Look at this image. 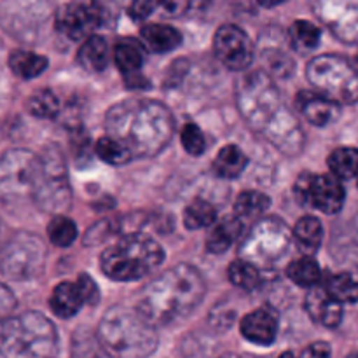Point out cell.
<instances>
[{
  "label": "cell",
  "instance_id": "6da1fadb",
  "mask_svg": "<svg viewBox=\"0 0 358 358\" xmlns=\"http://www.w3.org/2000/svg\"><path fill=\"white\" fill-rule=\"evenodd\" d=\"M238 108L250 128L289 156L303 149V131L297 119L285 107L276 84L262 70L247 73L238 87Z\"/></svg>",
  "mask_w": 358,
  "mask_h": 358
},
{
  "label": "cell",
  "instance_id": "7a4b0ae2",
  "mask_svg": "<svg viewBox=\"0 0 358 358\" xmlns=\"http://www.w3.org/2000/svg\"><path fill=\"white\" fill-rule=\"evenodd\" d=\"M108 136L124 143L133 156L159 154L173 135L171 112L159 101L126 100L114 105L105 117Z\"/></svg>",
  "mask_w": 358,
  "mask_h": 358
},
{
  "label": "cell",
  "instance_id": "3957f363",
  "mask_svg": "<svg viewBox=\"0 0 358 358\" xmlns=\"http://www.w3.org/2000/svg\"><path fill=\"white\" fill-rule=\"evenodd\" d=\"M206 292L201 273L189 264H177L145 287L136 310L152 325H168L189 317Z\"/></svg>",
  "mask_w": 358,
  "mask_h": 358
},
{
  "label": "cell",
  "instance_id": "277c9868",
  "mask_svg": "<svg viewBox=\"0 0 358 358\" xmlns=\"http://www.w3.org/2000/svg\"><path fill=\"white\" fill-rule=\"evenodd\" d=\"M98 336L110 352L122 358H147L157 346L154 325L138 310L121 306L103 315Z\"/></svg>",
  "mask_w": 358,
  "mask_h": 358
},
{
  "label": "cell",
  "instance_id": "5b68a950",
  "mask_svg": "<svg viewBox=\"0 0 358 358\" xmlns=\"http://www.w3.org/2000/svg\"><path fill=\"white\" fill-rule=\"evenodd\" d=\"M0 339L2 358H55L58 352L55 325L37 311L3 318Z\"/></svg>",
  "mask_w": 358,
  "mask_h": 358
},
{
  "label": "cell",
  "instance_id": "8992f818",
  "mask_svg": "<svg viewBox=\"0 0 358 358\" xmlns=\"http://www.w3.org/2000/svg\"><path fill=\"white\" fill-rule=\"evenodd\" d=\"M164 250L147 234H129L101 254L100 264L105 276L115 282H136L159 268Z\"/></svg>",
  "mask_w": 358,
  "mask_h": 358
},
{
  "label": "cell",
  "instance_id": "52a82bcc",
  "mask_svg": "<svg viewBox=\"0 0 358 358\" xmlns=\"http://www.w3.org/2000/svg\"><path fill=\"white\" fill-rule=\"evenodd\" d=\"M306 77L317 93L336 103L358 100V70L343 56H317L308 63Z\"/></svg>",
  "mask_w": 358,
  "mask_h": 358
},
{
  "label": "cell",
  "instance_id": "ba28073f",
  "mask_svg": "<svg viewBox=\"0 0 358 358\" xmlns=\"http://www.w3.org/2000/svg\"><path fill=\"white\" fill-rule=\"evenodd\" d=\"M292 241V231L282 219H261L241 243V259L252 262L259 269L273 268L285 257Z\"/></svg>",
  "mask_w": 358,
  "mask_h": 358
},
{
  "label": "cell",
  "instance_id": "9c48e42d",
  "mask_svg": "<svg viewBox=\"0 0 358 358\" xmlns=\"http://www.w3.org/2000/svg\"><path fill=\"white\" fill-rule=\"evenodd\" d=\"M294 194L303 206L320 210L327 215L341 212L346 201L345 185L331 173L315 175L304 171L294 185Z\"/></svg>",
  "mask_w": 358,
  "mask_h": 358
},
{
  "label": "cell",
  "instance_id": "30bf717a",
  "mask_svg": "<svg viewBox=\"0 0 358 358\" xmlns=\"http://www.w3.org/2000/svg\"><path fill=\"white\" fill-rule=\"evenodd\" d=\"M70 191L66 184L65 163H63L59 152H49L41 159V177L35 187L34 198L41 208L45 212H55V210L66 208L70 203Z\"/></svg>",
  "mask_w": 358,
  "mask_h": 358
},
{
  "label": "cell",
  "instance_id": "8fae6325",
  "mask_svg": "<svg viewBox=\"0 0 358 358\" xmlns=\"http://www.w3.org/2000/svg\"><path fill=\"white\" fill-rule=\"evenodd\" d=\"M45 247L35 234H16L3 248L2 266L7 276L16 280L34 278L44 266Z\"/></svg>",
  "mask_w": 358,
  "mask_h": 358
},
{
  "label": "cell",
  "instance_id": "7c38bea8",
  "mask_svg": "<svg viewBox=\"0 0 358 358\" xmlns=\"http://www.w3.org/2000/svg\"><path fill=\"white\" fill-rule=\"evenodd\" d=\"M103 7L94 2H70L56 13V28L70 41H87L103 24Z\"/></svg>",
  "mask_w": 358,
  "mask_h": 358
},
{
  "label": "cell",
  "instance_id": "4fadbf2b",
  "mask_svg": "<svg viewBox=\"0 0 358 358\" xmlns=\"http://www.w3.org/2000/svg\"><path fill=\"white\" fill-rule=\"evenodd\" d=\"M213 51L219 62L233 72L247 70L255 58L252 38L236 24H222L213 38Z\"/></svg>",
  "mask_w": 358,
  "mask_h": 358
},
{
  "label": "cell",
  "instance_id": "5bb4252c",
  "mask_svg": "<svg viewBox=\"0 0 358 358\" xmlns=\"http://www.w3.org/2000/svg\"><path fill=\"white\" fill-rule=\"evenodd\" d=\"M100 299V290L90 275H79L77 282H62L52 289L49 306L58 318H72L84 308Z\"/></svg>",
  "mask_w": 358,
  "mask_h": 358
},
{
  "label": "cell",
  "instance_id": "9a60e30c",
  "mask_svg": "<svg viewBox=\"0 0 358 358\" xmlns=\"http://www.w3.org/2000/svg\"><path fill=\"white\" fill-rule=\"evenodd\" d=\"M41 177V159L27 150H9L2 161L3 192H35Z\"/></svg>",
  "mask_w": 358,
  "mask_h": 358
},
{
  "label": "cell",
  "instance_id": "2e32d148",
  "mask_svg": "<svg viewBox=\"0 0 358 358\" xmlns=\"http://www.w3.org/2000/svg\"><path fill=\"white\" fill-rule=\"evenodd\" d=\"M114 63L129 90H149V80L142 73L145 63L143 42H136L135 38L119 41L114 45Z\"/></svg>",
  "mask_w": 358,
  "mask_h": 358
},
{
  "label": "cell",
  "instance_id": "e0dca14e",
  "mask_svg": "<svg viewBox=\"0 0 358 358\" xmlns=\"http://www.w3.org/2000/svg\"><path fill=\"white\" fill-rule=\"evenodd\" d=\"M278 315L271 308H259L245 315L240 322V331L247 341L257 346H271L278 338Z\"/></svg>",
  "mask_w": 358,
  "mask_h": 358
},
{
  "label": "cell",
  "instance_id": "ac0fdd59",
  "mask_svg": "<svg viewBox=\"0 0 358 358\" xmlns=\"http://www.w3.org/2000/svg\"><path fill=\"white\" fill-rule=\"evenodd\" d=\"M296 107L311 126L325 128L339 117V103L322 96L317 91H299Z\"/></svg>",
  "mask_w": 358,
  "mask_h": 358
},
{
  "label": "cell",
  "instance_id": "d6986e66",
  "mask_svg": "<svg viewBox=\"0 0 358 358\" xmlns=\"http://www.w3.org/2000/svg\"><path fill=\"white\" fill-rule=\"evenodd\" d=\"M304 310L315 324L325 329H334L343 320V304L332 299L324 287L310 290L304 299Z\"/></svg>",
  "mask_w": 358,
  "mask_h": 358
},
{
  "label": "cell",
  "instance_id": "ffe728a7",
  "mask_svg": "<svg viewBox=\"0 0 358 358\" xmlns=\"http://www.w3.org/2000/svg\"><path fill=\"white\" fill-rule=\"evenodd\" d=\"M140 37H142L143 45L150 49L157 55H164V52H171L182 44V34L177 28L170 27V24L156 23L147 24L140 30Z\"/></svg>",
  "mask_w": 358,
  "mask_h": 358
},
{
  "label": "cell",
  "instance_id": "44dd1931",
  "mask_svg": "<svg viewBox=\"0 0 358 358\" xmlns=\"http://www.w3.org/2000/svg\"><path fill=\"white\" fill-rule=\"evenodd\" d=\"M296 247L308 257H313L324 241V226L313 215L301 217L292 229Z\"/></svg>",
  "mask_w": 358,
  "mask_h": 358
},
{
  "label": "cell",
  "instance_id": "7402d4cb",
  "mask_svg": "<svg viewBox=\"0 0 358 358\" xmlns=\"http://www.w3.org/2000/svg\"><path fill=\"white\" fill-rule=\"evenodd\" d=\"M77 62L87 72H103L110 62V49L101 35H93L83 42L77 52Z\"/></svg>",
  "mask_w": 358,
  "mask_h": 358
},
{
  "label": "cell",
  "instance_id": "603a6c76",
  "mask_svg": "<svg viewBox=\"0 0 358 358\" xmlns=\"http://www.w3.org/2000/svg\"><path fill=\"white\" fill-rule=\"evenodd\" d=\"M241 229H243V222L240 219L234 215L226 217L210 229L208 238H206V250L215 255L224 254L240 238Z\"/></svg>",
  "mask_w": 358,
  "mask_h": 358
},
{
  "label": "cell",
  "instance_id": "cb8c5ba5",
  "mask_svg": "<svg viewBox=\"0 0 358 358\" xmlns=\"http://www.w3.org/2000/svg\"><path fill=\"white\" fill-rule=\"evenodd\" d=\"M248 164V157L238 145H226L219 150L217 157L213 159V173L220 178L234 180L245 171Z\"/></svg>",
  "mask_w": 358,
  "mask_h": 358
},
{
  "label": "cell",
  "instance_id": "d4e9b609",
  "mask_svg": "<svg viewBox=\"0 0 358 358\" xmlns=\"http://www.w3.org/2000/svg\"><path fill=\"white\" fill-rule=\"evenodd\" d=\"M49 65V59L44 55H37L34 51H13L9 56V69L13 70L14 76L20 79H35L42 76Z\"/></svg>",
  "mask_w": 358,
  "mask_h": 358
},
{
  "label": "cell",
  "instance_id": "484cf974",
  "mask_svg": "<svg viewBox=\"0 0 358 358\" xmlns=\"http://www.w3.org/2000/svg\"><path fill=\"white\" fill-rule=\"evenodd\" d=\"M287 276H289L290 282L296 283L301 289L313 290L320 283L322 269L313 257L303 255V257L296 259L287 266Z\"/></svg>",
  "mask_w": 358,
  "mask_h": 358
},
{
  "label": "cell",
  "instance_id": "4316f807",
  "mask_svg": "<svg viewBox=\"0 0 358 358\" xmlns=\"http://www.w3.org/2000/svg\"><path fill=\"white\" fill-rule=\"evenodd\" d=\"M271 206V199L268 194L259 191H245L234 201V217L245 220H257L264 215Z\"/></svg>",
  "mask_w": 358,
  "mask_h": 358
},
{
  "label": "cell",
  "instance_id": "83f0119b",
  "mask_svg": "<svg viewBox=\"0 0 358 358\" xmlns=\"http://www.w3.org/2000/svg\"><path fill=\"white\" fill-rule=\"evenodd\" d=\"M184 224L187 229H205L217 224V208L203 198H196L185 206Z\"/></svg>",
  "mask_w": 358,
  "mask_h": 358
},
{
  "label": "cell",
  "instance_id": "f1b7e54d",
  "mask_svg": "<svg viewBox=\"0 0 358 358\" xmlns=\"http://www.w3.org/2000/svg\"><path fill=\"white\" fill-rule=\"evenodd\" d=\"M331 175L339 180H350L358 177V149L355 147H339L327 159Z\"/></svg>",
  "mask_w": 358,
  "mask_h": 358
},
{
  "label": "cell",
  "instance_id": "f546056e",
  "mask_svg": "<svg viewBox=\"0 0 358 358\" xmlns=\"http://www.w3.org/2000/svg\"><path fill=\"white\" fill-rule=\"evenodd\" d=\"M290 44L297 52H310L320 45L322 30L311 21L297 20L290 27Z\"/></svg>",
  "mask_w": 358,
  "mask_h": 358
},
{
  "label": "cell",
  "instance_id": "4dcf8cb0",
  "mask_svg": "<svg viewBox=\"0 0 358 358\" xmlns=\"http://www.w3.org/2000/svg\"><path fill=\"white\" fill-rule=\"evenodd\" d=\"M324 289L339 304L358 303V282L350 273H336L329 276Z\"/></svg>",
  "mask_w": 358,
  "mask_h": 358
},
{
  "label": "cell",
  "instance_id": "1f68e13d",
  "mask_svg": "<svg viewBox=\"0 0 358 358\" xmlns=\"http://www.w3.org/2000/svg\"><path fill=\"white\" fill-rule=\"evenodd\" d=\"M94 154L103 163L110 164V166H124V164H128L135 157L124 143L108 135L98 138L96 145H94Z\"/></svg>",
  "mask_w": 358,
  "mask_h": 358
},
{
  "label": "cell",
  "instance_id": "d6a6232c",
  "mask_svg": "<svg viewBox=\"0 0 358 358\" xmlns=\"http://www.w3.org/2000/svg\"><path fill=\"white\" fill-rule=\"evenodd\" d=\"M227 276H229V282L234 287L243 290H255L262 283L261 269L252 264V262L245 261V259H236V261L231 262L229 269H227Z\"/></svg>",
  "mask_w": 358,
  "mask_h": 358
},
{
  "label": "cell",
  "instance_id": "836d02e7",
  "mask_svg": "<svg viewBox=\"0 0 358 358\" xmlns=\"http://www.w3.org/2000/svg\"><path fill=\"white\" fill-rule=\"evenodd\" d=\"M48 236L55 247L69 248L77 240V226L72 219L65 215L52 217L48 226Z\"/></svg>",
  "mask_w": 358,
  "mask_h": 358
},
{
  "label": "cell",
  "instance_id": "e575fe53",
  "mask_svg": "<svg viewBox=\"0 0 358 358\" xmlns=\"http://www.w3.org/2000/svg\"><path fill=\"white\" fill-rule=\"evenodd\" d=\"M28 112L38 119H52L59 112V100L51 90H38L28 98Z\"/></svg>",
  "mask_w": 358,
  "mask_h": 358
},
{
  "label": "cell",
  "instance_id": "d590c367",
  "mask_svg": "<svg viewBox=\"0 0 358 358\" xmlns=\"http://www.w3.org/2000/svg\"><path fill=\"white\" fill-rule=\"evenodd\" d=\"M72 358H115L105 348L103 343L98 341L94 336L87 334H79L77 332L76 338H73V346H72Z\"/></svg>",
  "mask_w": 358,
  "mask_h": 358
},
{
  "label": "cell",
  "instance_id": "8d00e7d4",
  "mask_svg": "<svg viewBox=\"0 0 358 358\" xmlns=\"http://www.w3.org/2000/svg\"><path fill=\"white\" fill-rule=\"evenodd\" d=\"M180 143L184 147L185 152L189 156H203L206 150V138H205V133L201 131V128L192 122L185 124L180 131Z\"/></svg>",
  "mask_w": 358,
  "mask_h": 358
},
{
  "label": "cell",
  "instance_id": "74e56055",
  "mask_svg": "<svg viewBox=\"0 0 358 358\" xmlns=\"http://www.w3.org/2000/svg\"><path fill=\"white\" fill-rule=\"evenodd\" d=\"M266 59H268V66L271 69L269 72L278 77H289L292 73L294 66H296V63H292V59L287 55H283V52L264 51V62Z\"/></svg>",
  "mask_w": 358,
  "mask_h": 358
},
{
  "label": "cell",
  "instance_id": "f35d334b",
  "mask_svg": "<svg viewBox=\"0 0 358 358\" xmlns=\"http://www.w3.org/2000/svg\"><path fill=\"white\" fill-rule=\"evenodd\" d=\"M156 7H159V3L140 0V2H135L129 6V16H131L135 21H143L147 20L154 10H156Z\"/></svg>",
  "mask_w": 358,
  "mask_h": 358
},
{
  "label": "cell",
  "instance_id": "ab89813d",
  "mask_svg": "<svg viewBox=\"0 0 358 358\" xmlns=\"http://www.w3.org/2000/svg\"><path fill=\"white\" fill-rule=\"evenodd\" d=\"M299 358H332L331 346L324 341H317L308 346Z\"/></svg>",
  "mask_w": 358,
  "mask_h": 358
},
{
  "label": "cell",
  "instance_id": "60d3db41",
  "mask_svg": "<svg viewBox=\"0 0 358 358\" xmlns=\"http://www.w3.org/2000/svg\"><path fill=\"white\" fill-rule=\"evenodd\" d=\"M159 7L164 10V13H166V16L178 17V16H184V13L187 10L189 3L187 2H161Z\"/></svg>",
  "mask_w": 358,
  "mask_h": 358
},
{
  "label": "cell",
  "instance_id": "b9f144b4",
  "mask_svg": "<svg viewBox=\"0 0 358 358\" xmlns=\"http://www.w3.org/2000/svg\"><path fill=\"white\" fill-rule=\"evenodd\" d=\"M278 358H297V357L294 355L292 352H285V353H282V355H280Z\"/></svg>",
  "mask_w": 358,
  "mask_h": 358
},
{
  "label": "cell",
  "instance_id": "7bdbcfd3",
  "mask_svg": "<svg viewBox=\"0 0 358 358\" xmlns=\"http://www.w3.org/2000/svg\"><path fill=\"white\" fill-rule=\"evenodd\" d=\"M348 358H358V353H353V355L348 357Z\"/></svg>",
  "mask_w": 358,
  "mask_h": 358
},
{
  "label": "cell",
  "instance_id": "ee69618b",
  "mask_svg": "<svg viewBox=\"0 0 358 358\" xmlns=\"http://www.w3.org/2000/svg\"><path fill=\"white\" fill-rule=\"evenodd\" d=\"M224 358H236V357H231V355H229V357H224Z\"/></svg>",
  "mask_w": 358,
  "mask_h": 358
},
{
  "label": "cell",
  "instance_id": "f6af8a7d",
  "mask_svg": "<svg viewBox=\"0 0 358 358\" xmlns=\"http://www.w3.org/2000/svg\"><path fill=\"white\" fill-rule=\"evenodd\" d=\"M357 184H358V177H357Z\"/></svg>",
  "mask_w": 358,
  "mask_h": 358
}]
</instances>
